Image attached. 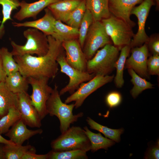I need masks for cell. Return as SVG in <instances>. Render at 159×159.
<instances>
[{"mask_svg":"<svg viewBox=\"0 0 159 159\" xmlns=\"http://www.w3.org/2000/svg\"><path fill=\"white\" fill-rule=\"evenodd\" d=\"M62 46L65 51V59L67 63L81 71H86L87 60L77 39L65 41Z\"/></svg>","mask_w":159,"mask_h":159,"instance_id":"5bb4252c","label":"cell"},{"mask_svg":"<svg viewBox=\"0 0 159 159\" xmlns=\"http://www.w3.org/2000/svg\"><path fill=\"white\" fill-rule=\"evenodd\" d=\"M91 143L90 150L94 152L100 149L107 150L114 145L115 142L110 139L103 137L100 133H94L85 126L83 128Z\"/></svg>","mask_w":159,"mask_h":159,"instance_id":"cb8c5ba5","label":"cell"},{"mask_svg":"<svg viewBox=\"0 0 159 159\" xmlns=\"http://www.w3.org/2000/svg\"><path fill=\"white\" fill-rule=\"evenodd\" d=\"M56 61L60 67L61 72L69 78V83L59 92L60 96L67 92L72 94L81 83L89 81L95 75L87 72L80 71L69 65L66 61L65 54L62 50L57 57Z\"/></svg>","mask_w":159,"mask_h":159,"instance_id":"9c48e42d","label":"cell"},{"mask_svg":"<svg viewBox=\"0 0 159 159\" xmlns=\"http://www.w3.org/2000/svg\"><path fill=\"white\" fill-rule=\"evenodd\" d=\"M121 94L117 91H112L106 95L105 100L106 104L110 108L116 107L119 105L122 101Z\"/></svg>","mask_w":159,"mask_h":159,"instance_id":"d590c367","label":"cell"},{"mask_svg":"<svg viewBox=\"0 0 159 159\" xmlns=\"http://www.w3.org/2000/svg\"><path fill=\"white\" fill-rule=\"evenodd\" d=\"M131 49L130 45L123 47L120 50V54L115 64L114 67L116 69V73L114 78V82L117 88H121L124 85L123 71L126 59L129 55Z\"/></svg>","mask_w":159,"mask_h":159,"instance_id":"d4e9b609","label":"cell"},{"mask_svg":"<svg viewBox=\"0 0 159 159\" xmlns=\"http://www.w3.org/2000/svg\"><path fill=\"white\" fill-rule=\"evenodd\" d=\"M109 0H85L86 9L91 14L94 21H101L111 15L108 3Z\"/></svg>","mask_w":159,"mask_h":159,"instance_id":"ffe728a7","label":"cell"},{"mask_svg":"<svg viewBox=\"0 0 159 159\" xmlns=\"http://www.w3.org/2000/svg\"><path fill=\"white\" fill-rule=\"evenodd\" d=\"M42 132L43 130L41 129L36 130L28 129L26 125L20 119L5 133V135L16 145H22L26 140Z\"/></svg>","mask_w":159,"mask_h":159,"instance_id":"e0dca14e","label":"cell"},{"mask_svg":"<svg viewBox=\"0 0 159 159\" xmlns=\"http://www.w3.org/2000/svg\"><path fill=\"white\" fill-rule=\"evenodd\" d=\"M120 51L112 44H106L87 61V72L95 75H109L115 68Z\"/></svg>","mask_w":159,"mask_h":159,"instance_id":"5b68a950","label":"cell"},{"mask_svg":"<svg viewBox=\"0 0 159 159\" xmlns=\"http://www.w3.org/2000/svg\"><path fill=\"white\" fill-rule=\"evenodd\" d=\"M87 152L81 150L62 151L52 150L48 153V159H87Z\"/></svg>","mask_w":159,"mask_h":159,"instance_id":"4dcf8cb0","label":"cell"},{"mask_svg":"<svg viewBox=\"0 0 159 159\" xmlns=\"http://www.w3.org/2000/svg\"><path fill=\"white\" fill-rule=\"evenodd\" d=\"M127 70L131 78V82L133 85L130 93L134 99L144 90L153 88L152 84L147 81L145 79L139 76L132 69L128 68Z\"/></svg>","mask_w":159,"mask_h":159,"instance_id":"4316f807","label":"cell"},{"mask_svg":"<svg viewBox=\"0 0 159 159\" xmlns=\"http://www.w3.org/2000/svg\"><path fill=\"white\" fill-rule=\"evenodd\" d=\"M131 54L126 59L125 68L132 69L138 75L145 79H148L147 62L149 56L147 44L144 43L140 47L132 48Z\"/></svg>","mask_w":159,"mask_h":159,"instance_id":"7c38bea8","label":"cell"},{"mask_svg":"<svg viewBox=\"0 0 159 159\" xmlns=\"http://www.w3.org/2000/svg\"><path fill=\"white\" fill-rule=\"evenodd\" d=\"M17 94V108L21 119L26 125L31 127H40L42 125V120L36 109L32 104L30 95L27 92Z\"/></svg>","mask_w":159,"mask_h":159,"instance_id":"4fadbf2b","label":"cell"},{"mask_svg":"<svg viewBox=\"0 0 159 159\" xmlns=\"http://www.w3.org/2000/svg\"><path fill=\"white\" fill-rule=\"evenodd\" d=\"M147 69L149 75H159V55H152L148 58Z\"/></svg>","mask_w":159,"mask_h":159,"instance_id":"e575fe53","label":"cell"},{"mask_svg":"<svg viewBox=\"0 0 159 159\" xmlns=\"http://www.w3.org/2000/svg\"><path fill=\"white\" fill-rule=\"evenodd\" d=\"M154 4L156 6V9L157 10H159V0H153Z\"/></svg>","mask_w":159,"mask_h":159,"instance_id":"7bdbcfd3","label":"cell"},{"mask_svg":"<svg viewBox=\"0 0 159 159\" xmlns=\"http://www.w3.org/2000/svg\"><path fill=\"white\" fill-rule=\"evenodd\" d=\"M0 159H4V155L3 149V146L0 145Z\"/></svg>","mask_w":159,"mask_h":159,"instance_id":"b9f144b4","label":"cell"},{"mask_svg":"<svg viewBox=\"0 0 159 159\" xmlns=\"http://www.w3.org/2000/svg\"><path fill=\"white\" fill-rule=\"evenodd\" d=\"M21 119L17 107L10 108L7 113L0 118V134L6 133L16 122Z\"/></svg>","mask_w":159,"mask_h":159,"instance_id":"f546056e","label":"cell"},{"mask_svg":"<svg viewBox=\"0 0 159 159\" xmlns=\"http://www.w3.org/2000/svg\"><path fill=\"white\" fill-rule=\"evenodd\" d=\"M23 35L26 39L24 45H19L11 41L12 48L11 52L13 56L36 54L40 56L46 54L49 47L47 36L34 28L25 30Z\"/></svg>","mask_w":159,"mask_h":159,"instance_id":"277c9868","label":"cell"},{"mask_svg":"<svg viewBox=\"0 0 159 159\" xmlns=\"http://www.w3.org/2000/svg\"><path fill=\"white\" fill-rule=\"evenodd\" d=\"M86 9L85 0H82L79 6L70 14L65 22L71 27L79 29Z\"/></svg>","mask_w":159,"mask_h":159,"instance_id":"d6a6232c","label":"cell"},{"mask_svg":"<svg viewBox=\"0 0 159 159\" xmlns=\"http://www.w3.org/2000/svg\"><path fill=\"white\" fill-rule=\"evenodd\" d=\"M18 102L17 94L9 90L4 82H0V117L5 115L10 108H17Z\"/></svg>","mask_w":159,"mask_h":159,"instance_id":"7402d4cb","label":"cell"},{"mask_svg":"<svg viewBox=\"0 0 159 159\" xmlns=\"http://www.w3.org/2000/svg\"><path fill=\"white\" fill-rule=\"evenodd\" d=\"M32 91L30 97L32 104L42 120L48 114L46 104L53 90L48 85L49 78L42 76L28 77Z\"/></svg>","mask_w":159,"mask_h":159,"instance_id":"52a82bcc","label":"cell"},{"mask_svg":"<svg viewBox=\"0 0 159 159\" xmlns=\"http://www.w3.org/2000/svg\"><path fill=\"white\" fill-rule=\"evenodd\" d=\"M86 121L91 129L98 131L103 134L105 137L117 143L120 141V135L124 131L123 128H110L97 123L89 117H87Z\"/></svg>","mask_w":159,"mask_h":159,"instance_id":"83f0119b","label":"cell"},{"mask_svg":"<svg viewBox=\"0 0 159 159\" xmlns=\"http://www.w3.org/2000/svg\"><path fill=\"white\" fill-rule=\"evenodd\" d=\"M2 63L4 69L7 75L19 71V67L15 61L13 55L5 47L0 49Z\"/></svg>","mask_w":159,"mask_h":159,"instance_id":"1f68e13d","label":"cell"},{"mask_svg":"<svg viewBox=\"0 0 159 159\" xmlns=\"http://www.w3.org/2000/svg\"><path fill=\"white\" fill-rule=\"evenodd\" d=\"M48 153L45 154H37L36 153L28 152L25 154L21 159H48Z\"/></svg>","mask_w":159,"mask_h":159,"instance_id":"f35d334b","label":"cell"},{"mask_svg":"<svg viewBox=\"0 0 159 159\" xmlns=\"http://www.w3.org/2000/svg\"><path fill=\"white\" fill-rule=\"evenodd\" d=\"M51 146L56 151L81 150L87 152L90 150L91 145L84 129L73 126L53 140Z\"/></svg>","mask_w":159,"mask_h":159,"instance_id":"3957f363","label":"cell"},{"mask_svg":"<svg viewBox=\"0 0 159 159\" xmlns=\"http://www.w3.org/2000/svg\"><path fill=\"white\" fill-rule=\"evenodd\" d=\"M101 21H94L90 26L85 42L83 51L87 61L91 59L98 49L112 44Z\"/></svg>","mask_w":159,"mask_h":159,"instance_id":"ba28073f","label":"cell"},{"mask_svg":"<svg viewBox=\"0 0 159 159\" xmlns=\"http://www.w3.org/2000/svg\"></svg>","mask_w":159,"mask_h":159,"instance_id":"ee69618b","label":"cell"},{"mask_svg":"<svg viewBox=\"0 0 159 159\" xmlns=\"http://www.w3.org/2000/svg\"><path fill=\"white\" fill-rule=\"evenodd\" d=\"M20 3L19 0H0L3 16L0 25V39L2 38L5 34V24L8 20H12L11 17L12 12L20 6Z\"/></svg>","mask_w":159,"mask_h":159,"instance_id":"f1b7e54d","label":"cell"},{"mask_svg":"<svg viewBox=\"0 0 159 159\" xmlns=\"http://www.w3.org/2000/svg\"><path fill=\"white\" fill-rule=\"evenodd\" d=\"M159 158V141L158 139L156 144L147 150L144 158L149 159H158Z\"/></svg>","mask_w":159,"mask_h":159,"instance_id":"74e56055","label":"cell"},{"mask_svg":"<svg viewBox=\"0 0 159 159\" xmlns=\"http://www.w3.org/2000/svg\"><path fill=\"white\" fill-rule=\"evenodd\" d=\"M143 0H109L108 7L110 14L123 20L133 28L136 23L130 18L131 11Z\"/></svg>","mask_w":159,"mask_h":159,"instance_id":"9a60e30c","label":"cell"},{"mask_svg":"<svg viewBox=\"0 0 159 159\" xmlns=\"http://www.w3.org/2000/svg\"><path fill=\"white\" fill-rule=\"evenodd\" d=\"M114 78V75H95L87 82L81 83L78 89L66 99L64 103L68 104L74 102L75 108H78L82 105L89 95L102 86L112 82Z\"/></svg>","mask_w":159,"mask_h":159,"instance_id":"30bf717a","label":"cell"},{"mask_svg":"<svg viewBox=\"0 0 159 159\" xmlns=\"http://www.w3.org/2000/svg\"><path fill=\"white\" fill-rule=\"evenodd\" d=\"M51 36L62 43L78 38L79 30L65 24L60 20H56L53 33Z\"/></svg>","mask_w":159,"mask_h":159,"instance_id":"603a6c76","label":"cell"},{"mask_svg":"<svg viewBox=\"0 0 159 159\" xmlns=\"http://www.w3.org/2000/svg\"><path fill=\"white\" fill-rule=\"evenodd\" d=\"M58 88V87L55 84L47 101L46 106L48 114L52 116H55L59 119L60 130L62 133L70 127L71 124L77 122L79 118L82 117L83 113L81 112L74 115L73 110L74 107V103L67 104L63 102Z\"/></svg>","mask_w":159,"mask_h":159,"instance_id":"7a4b0ae2","label":"cell"},{"mask_svg":"<svg viewBox=\"0 0 159 159\" xmlns=\"http://www.w3.org/2000/svg\"><path fill=\"white\" fill-rule=\"evenodd\" d=\"M149 51L152 55H159V36L158 34L152 35L147 43Z\"/></svg>","mask_w":159,"mask_h":159,"instance_id":"8d00e7d4","label":"cell"},{"mask_svg":"<svg viewBox=\"0 0 159 159\" xmlns=\"http://www.w3.org/2000/svg\"><path fill=\"white\" fill-rule=\"evenodd\" d=\"M93 21L91 14L86 9L78 29V41L82 49L89 28Z\"/></svg>","mask_w":159,"mask_h":159,"instance_id":"836d02e7","label":"cell"},{"mask_svg":"<svg viewBox=\"0 0 159 159\" xmlns=\"http://www.w3.org/2000/svg\"><path fill=\"white\" fill-rule=\"evenodd\" d=\"M60 0H39L32 3L22 1L20 2V9L14 15L13 17L19 21L31 17L36 19L37 15L43 9Z\"/></svg>","mask_w":159,"mask_h":159,"instance_id":"2e32d148","label":"cell"},{"mask_svg":"<svg viewBox=\"0 0 159 159\" xmlns=\"http://www.w3.org/2000/svg\"><path fill=\"white\" fill-rule=\"evenodd\" d=\"M45 14L43 17L37 20L26 21L22 23L12 22L13 26L19 27H30L41 31L47 36L53 34L56 19L49 10L47 7L44 9Z\"/></svg>","mask_w":159,"mask_h":159,"instance_id":"ac0fdd59","label":"cell"},{"mask_svg":"<svg viewBox=\"0 0 159 159\" xmlns=\"http://www.w3.org/2000/svg\"><path fill=\"white\" fill-rule=\"evenodd\" d=\"M4 159H21L23 155L28 152L36 153L34 147L26 145L5 144L3 146Z\"/></svg>","mask_w":159,"mask_h":159,"instance_id":"484cf974","label":"cell"},{"mask_svg":"<svg viewBox=\"0 0 159 159\" xmlns=\"http://www.w3.org/2000/svg\"><path fill=\"white\" fill-rule=\"evenodd\" d=\"M7 75L3 67L0 54V82H4Z\"/></svg>","mask_w":159,"mask_h":159,"instance_id":"ab89813d","label":"cell"},{"mask_svg":"<svg viewBox=\"0 0 159 159\" xmlns=\"http://www.w3.org/2000/svg\"><path fill=\"white\" fill-rule=\"evenodd\" d=\"M155 4L153 0H143L140 5L132 9L131 15H135L138 20V30L130 44L131 48L140 47L148 42L149 37L145 31V25L150 9Z\"/></svg>","mask_w":159,"mask_h":159,"instance_id":"8fae6325","label":"cell"},{"mask_svg":"<svg viewBox=\"0 0 159 159\" xmlns=\"http://www.w3.org/2000/svg\"><path fill=\"white\" fill-rule=\"evenodd\" d=\"M4 82L9 90L16 94L27 92L29 84L28 77L19 71L7 75Z\"/></svg>","mask_w":159,"mask_h":159,"instance_id":"44dd1931","label":"cell"},{"mask_svg":"<svg viewBox=\"0 0 159 159\" xmlns=\"http://www.w3.org/2000/svg\"><path fill=\"white\" fill-rule=\"evenodd\" d=\"M0 143L8 144L12 145H16L14 143L11 142L9 140L6 139L1 135L0 134Z\"/></svg>","mask_w":159,"mask_h":159,"instance_id":"60d3db41","label":"cell"},{"mask_svg":"<svg viewBox=\"0 0 159 159\" xmlns=\"http://www.w3.org/2000/svg\"><path fill=\"white\" fill-rule=\"evenodd\" d=\"M49 47L47 53L42 56L30 54L14 56L18 64L19 71L23 75L44 77L54 78L59 70L57 58L62 50V42L52 36H47Z\"/></svg>","mask_w":159,"mask_h":159,"instance_id":"6da1fadb","label":"cell"},{"mask_svg":"<svg viewBox=\"0 0 159 159\" xmlns=\"http://www.w3.org/2000/svg\"><path fill=\"white\" fill-rule=\"evenodd\" d=\"M82 0H61L49 6V10L56 20L65 22L72 12L79 6Z\"/></svg>","mask_w":159,"mask_h":159,"instance_id":"d6986e66","label":"cell"},{"mask_svg":"<svg viewBox=\"0 0 159 159\" xmlns=\"http://www.w3.org/2000/svg\"><path fill=\"white\" fill-rule=\"evenodd\" d=\"M101 21L113 45L120 50L124 47L130 45L135 34L130 25L111 15Z\"/></svg>","mask_w":159,"mask_h":159,"instance_id":"8992f818","label":"cell"}]
</instances>
